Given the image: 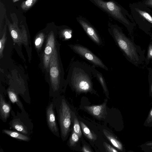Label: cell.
Masks as SVG:
<instances>
[{
	"label": "cell",
	"instance_id": "83f0119b",
	"mask_svg": "<svg viewBox=\"0 0 152 152\" xmlns=\"http://www.w3.org/2000/svg\"><path fill=\"white\" fill-rule=\"evenodd\" d=\"M41 42V39L39 38H37L35 41V44L36 45H39L40 43Z\"/></svg>",
	"mask_w": 152,
	"mask_h": 152
},
{
	"label": "cell",
	"instance_id": "4dcf8cb0",
	"mask_svg": "<svg viewBox=\"0 0 152 152\" xmlns=\"http://www.w3.org/2000/svg\"><path fill=\"white\" fill-rule=\"evenodd\" d=\"M1 48V42L0 41V49Z\"/></svg>",
	"mask_w": 152,
	"mask_h": 152
},
{
	"label": "cell",
	"instance_id": "5bb4252c",
	"mask_svg": "<svg viewBox=\"0 0 152 152\" xmlns=\"http://www.w3.org/2000/svg\"><path fill=\"white\" fill-rule=\"evenodd\" d=\"M92 68L93 72L95 77H96L99 82L105 93H108V89L104 78L102 74L96 69L93 66H92Z\"/></svg>",
	"mask_w": 152,
	"mask_h": 152
},
{
	"label": "cell",
	"instance_id": "ac0fdd59",
	"mask_svg": "<svg viewBox=\"0 0 152 152\" xmlns=\"http://www.w3.org/2000/svg\"><path fill=\"white\" fill-rule=\"evenodd\" d=\"M79 137L78 135L73 131L69 140V145L74 146L78 141Z\"/></svg>",
	"mask_w": 152,
	"mask_h": 152
},
{
	"label": "cell",
	"instance_id": "4316f807",
	"mask_svg": "<svg viewBox=\"0 0 152 152\" xmlns=\"http://www.w3.org/2000/svg\"><path fill=\"white\" fill-rule=\"evenodd\" d=\"M11 34L14 39H16L18 37V35L17 32L14 30H12L11 31Z\"/></svg>",
	"mask_w": 152,
	"mask_h": 152
},
{
	"label": "cell",
	"instance_id": "2e32d148",
	"mask_svg": "<svg viewBox=\"0 0 152 152\" xmlns=\"http://www.w3.org/2000/svg\"><path fill=\"white\" fill-rule=\"evenodd\" d=\"M73 131L76 133L79 137H81L82 132L80 124L77 119L75 118L74 120Z\"/></svg>",
	"mask_w": 152,
	"mask_h": 152
},
{
	"label": "cell",
	"instance_id": "8992f818",
	"mask_svg": "<svg viewBox=\"0 0 152 152\" xmlns=\"http://www.w3.org/2000/svg\"><path fill=\"white\" fill-rule=\"evenodd\" d=\"M12 118L9 123L10 126L15 130L30 137L33 129V124L26 111L15 114L12 110Z\"/></svg>",
	"mask_w": 152,
	"mask_h": 152
},
{
	"label": "cell",
	"instance_id": "ba28073f",
	"mask_svg": "<svg viewBox=\"0 0 152 152\" xmlns=\"http://www.w3.org/2000/svg\"><path fill=\"white\" fill-rule=\"evenodd\" d=\"M55 109L54 103L52 100L46 109L47 122L48 127L51 132L55 135L59 137V133L56 120Z\"/></svg>",
	"mask_w": 152,
	"mask_h": 152
},
{
	"label": "cell",
	"instance_id": "8fae6325",
	"mask_svg": "<svg viewBox=\"0 0 152 152\" xmlns=\"http://www.w3.org/2000/svg\"><path fill=\"white\" fill-rule=\"evenodd\" d=\"M2 94H0V118L2 121L6 122L10 115L11 106L10 103L6 101Z\"/></svg>",
	"mask_w": 152,
	"mask_h": 152
},
{
	"label": "cell",
	"instance_id": "7c38bea8",
	"mask_svg": "<svg viewBox=\"0 0 152 152\" xmlns=\"http://www.w3.org/2000/svg\"><path fill=\"white\" fill-rule=\"evenodd\" d=\"M2 132L12 137L21 140L28 142L30 139V137L17 131L4 129L2 130Z\"/></svg>",
	"mask_w": 152,
	"mask_h": 152
},
{
	"label": "cell",
	"instance_id": "52a82bcc",
	"mask_svg": "<svg viewBox=\"0 0 152 152\" xmlns=\"http://www.w3.org/2000/svg\"><path fill=\"white\" fill-rule=\"evenodd\" d=\"M70 46L74 52L89 61L94 65L105 70H108V68L101 60L87 48L77 44L71 45Z\"/></svg>",
	"mask_w": 152,
	"mask_h": 152
},
{
	"label": "cell",
	"instance_id": "6da1fadb",
	"mask_svg": "<svg viewBox=\"0 0 152 152\" xmlns=\"http://www.w3.org/2000/svg\"><path fill=\"white\" fill-rule=\"evenodd\" d=\"M70 80L73 88L79 93L90 92L93 89L92 79L94 77L92 66L85 63L74 61L70 72Z\"/></svg>",
	"mask_w": 152,
	"mask_h": 152
},
{
	"label": "cell",
	"instance_id": "277c9868",
	"mask_svg": "<svg viewBox=\"0 0 152 152\" xmlns=\"http://www.w3.org/2000/svg\"><path fill=\"white\" fill-rule=\"evenodd\" d=\"M53 101L57 114L61 137L64 140L66 138L69 130L71 111L64 96H59L53 99Z\"/></svg>",
	"mask_w": 152,
	"mask_h": 152
},
{
	"label": "cell",
	"instance_id": "cb8c5ba5",
	"mask_svg": "<svg viewBox=\"0 0 152 152\" xmlns=\"http://www.w3.org/2000/svg\"><path fill=\"white\" fill-rule=\"evenodd\" d=\"M51 52L52 48L51 47L47 46L45 48V52L46 54H49L51 53Z\"/></svg>",
	"mask_w": 152,
	"mask_h": 152
},
{
	"label": "cell",
	"instance_id": "44dd1931",
	"mask_svg": "<svg viewBox=\"0 0 152 152\" xmlns=\"http://www.w3.org/2000/svg\"><path fill=\"white\" fill-rule=\"evenodd\" d=\"M147 59L148 60H152V42L150 43L148 46Z\"/></svg>",
	"mask_w": 152,
	"mask_h": 152
},
{
	"label": "cell",
	"instance_id": "f546056e",
	"mask_svg": "<svg viewBox=\"0 0 152 152\" xmlns=\"http://www.w3.org/2000/svg\"><path fill=\"white\" fill-rule=\"evenodd\" d=\"M18 0H13V2H15L18 1Z\"/></svg>",
	"mask_w": 152,
	"mask_h": 152
},
{
	"label": "cell",
	"instance_id": "f1b7e54d",
	"mask_svg": "<svg viewBox=\"0 0 152 152\" xmlns=\"http://www.w3.org/2000/svg\"><path fill=\"white\" fill-rule=\"evenodd\" d=\"M151 92L152 93V84H151Z\"/></svg>",
	"mask_w": 152,
	"mask_h": 152
},
{
	"label": "cell",
	"instance_id": "5b68a950",
	"mask_svg": "<svg viewBox=\"0 0 152 152\" xmlns=\"http://www.w3.org/2000/svg\"><path fill=\"white\" fill-rule=\"evenodd\" d=\"M132 17L139 27L144 30L148 28L150 31L152 28V14L148 7L141 2L131 4L129 5Z\"/></svg>",
	"mask_w": 152,
	"mask_h": 152
},
{
	"label": "cell",
	"instance_id": "7a4b0ae2",
	"mask_svg": "<svg viewBox=\"0 0 152 152\" xmlns=\"http://www.w3.org/2000/svg\"><path fill=\"white\" fill-rule=\"evenodd\" d=\"M110 32L115 42L128 58L135 65L141 63L142 56L140 55V51L137 46L123 32L121 29L116 25L111 26Z\"/></svg>",
	"mask_w": 152,
	"mask_h": 152
},
{
	"label": "cell",
	"instance_id": "484cf974",
	"mask_svg": "<svg viewBox=\"0 0 152 152\" xmlns=\"http://www.w3.org/2000/svg\"><path fill=\"white\" fill-rule=\"evenodd\" d=\"M82 150L84 152H91L92 151L89 147L86 145H84L83 147Z\"/></svg>",
	"mask_w": 152,
	"mask_h": 152
},
{
	"label": "cell",
	"instance_id": "30bf717a",
	"mask_svg": "<svg viewBox=\"0 0 152 152\" xmlns=\"http://www.w3.org/2000/svg\"><path fill=\"white\" fill-rule=\"evenodd\" d=\"M107 100H105L102 104L99 105L85 106L86 110L94 116L98 118H103L106 112Z\"/></svg>",
	"mask_w": 152,
	"mask_h": 152
},
{
	"label": "cell",
	"instance_id": "9c48e42d",
	"mask_svg": "<svg viewBox=\"0 0 152 152\" xmlns=\"http://www.w3.org/2000/svg\"><path fill=\"white\" fill-rule=\"evenodd\" d=\"M77 20L86 33L93 41L98 45H101L102 44V40L94 27L82 18H77Z\"/></svg>",
	"mask_w": 152,
	"mask_h": 152
},
{
	"label": "cell",
	"instance_id": "ffe728a7",
	"mask_svg": "<svg viewBox=\"0 0 152 152\" xmlns=\"http://www.w3.org/2000/svg\"><path fill=\"white\" fill-rule=\"evenodd\" d=\"M104 146L106 150L108 152H117L118 151L114 148H113L112 146L109 144L107 143L106 142H104Z\"/></svg>",
	"mask_w": 152,
	"mask_h": 152
},
{
	"label": "cell",
	"instance_id": "d4e9b609",
	"mask_svg": "<svg viewBox=\"0 0 152 152\" xmlns=\"http://www.w3.org/2000/svg\"><path fill=\"white\" fill-rule=\"evenodd\" d=\"M72 31H66L64 33V35L66 38L67 39L70 38L72 37Z\"/></svg>",
	"mask_w": 152,
	"mask_h": 152
},
{
	"label": "cell",
	"instance_id": "3957f363",
	"mask_svg": "<svg viewBox=\"0 0 152 152\" xmlns=\"http://www.w3.org/2000/svg\"><path fill=\"white\" fill-rule=\"evenodd\" d=\"M95 5L107 12L111 16L123 24L128 29L130 34L135 26L127 18L126 15L133 21L132 16L124 8L113 1L103 0H90Z\"/></svg>",
	"mask_w": 152,
	"mask_h": 152
},
{
	"label": "cell",
	"instance_id": "d6986e66",
	"mask_svg": "<svg viewBox=\"0 0 152 152\" xmlns=\"http://www.w3.org/2000/svg\"><path fill=\"white\" fill-rule=\"evenodd\" d=\"M50 73L51 76L53 77H57L59 75V71L58 68L56 67H52L50 69Z\"/></svg>",
	"mask_w": 152,
	"mask_h": 152
},
{
	"label": "cell",
	"instance_id": "603a6c76",
	"mask_svg": "<svg viewBox=\"0 0 152 152\" xmlns=\"http://www.w3.org/2000/svg\"><path fill=\"white\" fill-rule=\"evenodd\" d=\"M147 121L148 123H149L152 122V109L149 112L147 118Z\"/></svg>",
	"mask_w": 152,
	"mask_h": 152
},
{
	"label": "cell",
	"instance_id": "9a60e30c",
	"mask_svg": "<svg viewBox=\"0 0 152 152\" xmlns=\"http://www.w3.org/2000/svg\"><path fill=\"white\" fill-rule=\"evenodd\" d=\"M80 124L83 132L84 135L91 140H95L96 139V135L90 131L88 127L82 122H80Z\"/></svg>",
	"mask_w": 152,
	"mask_h": 152
},
{
	"label": "cell",
	"instance_id": "e0dca14e",
	"mask_svg": "<svg viewBox=\"0 0 152 152\" xmlns=\"http://www.w3.org/2000/svg\"><path fill=\"white\" fill-rule=\"evenodd\" d=\"M37 0H27L22 3L21 7L24 10H27L31 7Z\"/></svg>",
	"mask_w": 152,
	"mask_h": 152
},
{
	"label": "cell",
	"instance_id": "7402d4cb",
	"mask_svg": "<svg viewBox=\"0 0 152 152\" xmlns=\"http://www.w3.org/2000/svg\"><path fill=\"white\" fill-rule=\"evenodd\" d=\"M141 2L148 7L152 8V0H144Z\"/></svg>",
	"mask_w": 152,
	"mask_h": 152
},
{
	"label": "cell",
	"instance_id": "4fadbf2b",
	"mask_svg": "<svg viewBox=\"0 0 152 152\" xmlns=\"http://www.w3.org/2000/svg\"><path fill=\"white\" fill-rule=\"evenodd\" d=\"M103 132L107 139L115 147L119 150H122V144L111 133L105 129H103Z\"/></svg>",
	"mask_w": 152,
	"mask_h": 152
}]
</instances>
